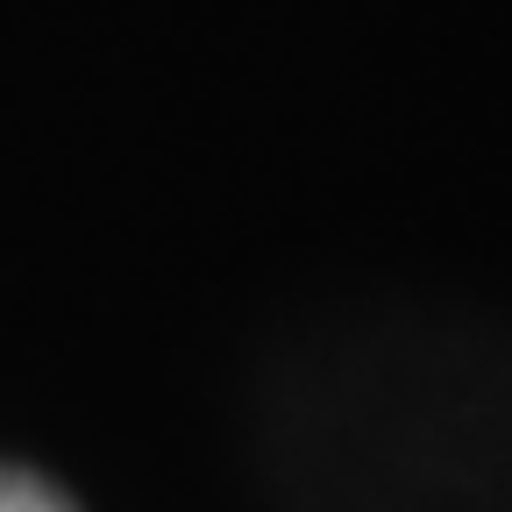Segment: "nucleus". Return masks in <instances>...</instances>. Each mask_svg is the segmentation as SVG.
<instances>
[{"mask_svg":"<svg viewBox=\"0 0 512 512\" xmlns=\"http://www.w3.org/2000/svg\"><path fill=\"white\" fill-rule=\"evenodd\" d=\"M0 512H79L50 477L22 470V463H0Z\"/></svg>","mask_w":512,"mask_h":512,"instance_id":"nucleus-1","label":"nucleus"}]
</instances>
